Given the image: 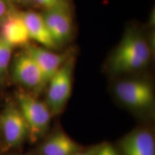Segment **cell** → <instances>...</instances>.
I'll use <instances>...</instances> for the list:
<instances>
[{
	"label": "cell",
	"mask_w": 155,
	"mask_h": 155,
	"mask_svg": "<svg viewBox=\"0 0 155 155\" xmlns=\"http://www.w3.org/2000/svg\"><path fill=\"white\" fill-rule=\"evenodd\" d=\"M152 53V44L144 32L137 26H130L108 58V69L113 74L140 71L150 63Z\"/></svg>",
	"instance_id": "cell-1"
},
{
	"label": "cell",
	"mask_w": 155,
	"mask_h": 155,
	"mask_svg": "<svg viewBox=\"0 0 155 155\" xmlns=\"http://www.w3.org/2000/svg\"><path fill=\"white\" fill-rule=\"evenodd\" d=\"M17 105L28 124L29 137L36 141L43 136L49 127L52 114L45 102L32 93L20 89L16 93Z\"/></svg>",
	"instance_id": "cell-2"
},
{
	"label": "cell",
	"mask_w": 155,
	"mask_h": 155,
	"mask_svg": "<svg viewBox=\"0 0 155 155\" xmlns=\"http://www.w3.org/2000/svg\"><path fill=\"white\" fill-rule=\"evenodd\" d=\"M75 63L74 53L48 83L45 103L52 116L58 115L63 111L71 96Z\"/></svg>",
	"instance_id": "cell-3"
},
{
	"label": "cell",
	"mask_w": 155,
	"mask_h": 155,
	"mask_svg": "<svg viewBox=\"0 0 155 155\" xmlns=\"http://www.w3.org/2000/svg\"><path fill=\"white\" fill-rule=\"evenodd\" d=\"M11 76L15 83L36 96L46 88L36 62L25 49L15 55L11 65Z\"/></svg>",
	"instance_id": "cell-4"
},
{
	"label": "cell",
	"mask_w": 155,
	"mask_h": 155,
	"mask_svg": "<svg viewBox=\"0 0 155 155\" xmlns=\"http://www.w3.org/2000/svg\"><path fill=\"white\" fill-rule=\"evenodd\" d=\"M117 98L125 105L137 109L152 107L154 104L152 84L142 79H128L118 82L114 86Z\"/></svg>",
	"instance_id": "cell-5"
},
{
	"label": "cell",
	"mask_w": 155,
	"mask_h": 155,
	"mask_svg": "<svg viewBox=\"0 0 155 155\" xmlns=\"http://www.w3.org/2000/svg\"><path fill=\"white\" fill-rule=\"evenodd\" d=\"M41 15L59 49L68 45L75 34L73 9H49L42 11Z\"/></svg>",
	"instance_id": "cell-6"
},
{
	"label": "cell",
	"mask_w": 155,
	"mask_h": 155,
	"mask_svg": "<svg viewBox=\"0 0 155 155\" xmlns=\"http://www.w3.org/2000/svg\"><path fill=\"white\" fill-rule=\"evenodd\" d=\"M0 129L5 144L8 147H17L29 137V129L17 105L9 104L0 115Z\"/></svg>",
	"instance_id": "cell-7"
},
{
	"label": "cell",
	"mask_w": 155,
	"mask_h": 155,
	"mask_svg": "<svg viewBox=\"0 0 155 155\" xmlns=\"http://www.w3.org/2000/svg\"><path fill=\"white\" fill-rule=\"evenodd\" d=\"M24 49L36 62L43 76L46 86L62 65L75 53V50L72 48L68 49L63 53H55L51 50L32 43L29 44Z\"/></svg>",
	"instance_id": "cell-8"
},
{
	"label": "cell",
	"mask_w": 155,
	"mask_h": 155,
	"mask_svg": "<svg viewBox=\"0 0 155 155\" xmlns=\"http://www.w3.org/2000/svg\"><path fill=\"white\" fill-rule=\"evenodd\" d=\"M0 38L14 49H24L31 43L21 10L17 9L0 25Z\"/></svg>",
	"instance_id": "cell-9"
},
{
	"label": "cell",
	"mask_w": 155,
	"mask_h": 155,
	"mask_svg": "<svg viewBox=\"0 0 155 155\" xmlns=\"http://www.w3.org/2000/svg\"><path fill=\"white\" fill-rule=\"evenodd\" d=\"M21 14L31 40L47 49L60 50L52 38L41 13L37 12L33 9H28L21 11Z\"/></svg>",
	"instance_id": "cell-10"
},
{
	"label": "cell",
	"mask_w": 155,
	"mask_h": 155,
	"mask_svg": "<svg viewBox=\"0 0 155 155\" xmlns=\"http://www.w3.org/2000/svg\"><path fill=\"white\" fill-rule=\"evenodd\" d=\"M120 146L123 155H155L154 138L145 129L129 134L122 139Z\"/></svg>",
	"instance_id": "cell-11"
},
{
	"label": "cell",
	"mask_w": 155,
	"mask_h": 155,
	"mask_svg": "<svg viewBox=\"0 0 155 155\" xmlns=\"http://www.w3.org/2000/svg\"><path fill=\"white\" fill-rule=\"evenodd\" d=\"M81 151V147L63 131L55 134L42 147V155H72Z\"/></svg>",
	"instance_id": "cell-12"
},
{
	"label": "cell",
	"mask_w": 155,
	"mask_h": 155,
	"mask_svg": "<svg viewBox=\"0 0 155 155\" xmlns=\"http://www.w3.org/2000/svg\"><path fill=\"white\" fill-rule=\"evenodd\" d=\"M14 48L0 38V86L7 81Z\"/></svg>",
	"instance_id": "cell-13"
},
{
	"label": "cell",
	"mask_w": 155,
	"mask_h": 155,
	"mask_svg": "<svg viewBox=\"0 0 155 155\" xmlns=\"http://www.w3.org/2000/svg\"><path fill=\"white\" fill-rule=\"evenodd\" d=\"M36 9L42 11L55 9H72L71 0H33Z\"/></svg>",
	"instance_id": "cell-14"
},
{
	"label": "cell",
	"mask_w": 155,
	"mask_h": 155,
	"mask_svg": "<svg viewBox=\"0 0 155 155\" xmlns=\"http://www.w3.org/2000/svg\"><path fill=\"white\" fill-rule=\"evenodd\" d=\"M17 9L8 0H0V25Z\"/></svg>",
	"instance_id": "cell-15"
},
{
	"label": "cell",
	"mask_w": 155,
	"mask_h": 155,
	"mask_svg": "<svg viewBox=\"0 0 155 155\" xmlns=\"http://www.w3.org/2000/svg\"><path fill=\"white\" fill-rule=\"evenodd\" d=\"M8 1L17 9H19V7L28 9H36L33 0H8Z\"/></svg>",
	"instance_id": "cell-16"
},
{
	"label": "cell",
	"mask_w": 155,
	"mask_h": 155,
	"mask_svg": "<svg viewBox=\"0 0 155 155\" xmlns=\"http://www.w3.org/2000/svg\"><path fill=\"white\" fill-rule=\"evenodd\" d=\"M95 155H117L115 149L111 145L105 144L99 147Z\"/></svg>",
	"instance_id": "cell-17"
},
{
	"label": "cell",
	"mask_w": 155,
	"mask_h": 155,
	"mask_svg": "<svg viewBox=\"0 0 155 155\" xmlns=\"http://www.w3.org/2000/svg\"><path fill=\"white\" fill-rule=\"evenodd\" d=\"M99 147H96L94 148L91 149L88 151H85V152H83V151H79V152H77L74 153V154L72 155H95L96 154V152H98Z\"/></svg>",
	"instance_id": "cell-18"
}]
</instances>
